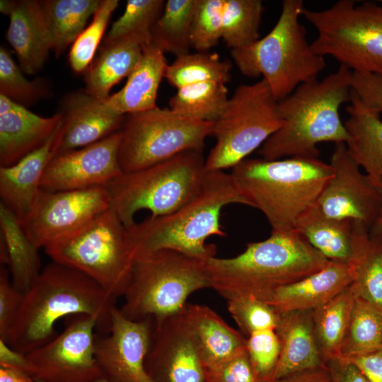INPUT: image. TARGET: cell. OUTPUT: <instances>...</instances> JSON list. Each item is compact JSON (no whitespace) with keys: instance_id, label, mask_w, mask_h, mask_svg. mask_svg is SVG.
<instances>
[{"instance_id":"obj_1","label":"cell","mask_w":382,"mask_h":382,"mask_svg":"<svg viewBox=\"0 0 382 382\" xmlns=\"http://www.w3.org/2000/svg\"><path fill=\"white\" fill-rule=\"evenodd\" d=\"M116 300L85 274L52 262L23 294L7 343L26 354L56 337L58 320L76 314L96 318L107 335Z\"/></svg>"},{"instance_id":"obj_2","label":"cell","mask_w":382,"mask_h":382,"mask_svg":"<svg viewBox=\"0 0 382 382\" xmlns=\"http://www.w3.org/2000/svg\"><path fill=\"white\" fill-rule=\"evenodd\" d=\"M329 260L295 230L271 231L251 242L241 254L211 257L204 268L211 288L226 300L253 296L265 301L272 293L323 268Z\"/></svg>"},{"instance_id":"obj_3","label":"cell","mask_w":382,"mask_h":382,"mask_svg":"<svg viewBox=\"0 0 382 382\" xmlns=\"http://www.w3.org/2000/svg\"><path fill=\"white\" fill-rule=\"evenodd\" d=\"M352 71L340 65L323 80L300 84L277 103L284 123L259 149L265 160L283 157L318 158L321 142L346 144L349 134L340 116V108L350 101Z\"/></svg>"},{"instance_id":"obj_4","label":"cell","mask_w":382,"mask_h":382,"mask_svg":"<svg viewBox=\"0 0 382 382\" xmlns=\"http://www.w3.org/2000/svg\"><path fill=\"white\" fill-rule=\"evenodd\" d=\"M231 204L248 206L231 173L208 171L201 192L193 199L169 214L150 216L127 227L134 257L163 250L203 261L215 256V245L206 241L226 236L221 212Z\"/></svg>"},{"instance_id":"obj_5","label":"cell","mask_w":382,"mask_h":382,"mask_svg":"<svg viewBox=\"0 0 382 382\" xmlns=\"http://www.w3.org/2000/svg\"><path fill=\"white\" fill-rule=\"evenodd\" d=\"M231 169L248 206L264 214L271 231L294 228L299 216L317 202L334 173L330 163L306 157L246 158Z\"/></svg>"},{"instance_id":"obj_6","label":"cell","mask_w":382,"mask_h":382,"mask_svg":"<svg viewBox=\"0 0 382 382\" xmlns=\"http://www.w3.org/2000/svg\"><path fill=\"white\" fill-rule=\"evenodd\" d=\"M304 8L301 0H284L277 22L268 34L250 45L231 50L241 73L253 78L262 76L277 102L300 84L317 78L326 66L324 57L308 43L299 21Z\"/></svg>"},{"instance_id":"obj_7","label":"cell","mask_w":382,"mask_h":382,"mask_svg":"<svg viewBox=\"0 0 382 382\" xmlns=\"http://www.w3.org/2000/svg\"><path fill=\"white\" fill-rule=\"evenodd\" d=\"M202 150H187L139 170L122 173L106 186L112 208L125 226L141 210L169 214L201 192L208 171Z\"/></svg>"},{"instance_id":"obj_8","label":"cell","mask_w":382,"mask_h":382,"mask_svg":"<svg viewBox=\"0 0 382 382\" xmlns=\"http://www.w3.org/2000/svg\"><path fill=\"white\" fill-rule=\"evenodd\" d=\"M211 288L204 261L163 250L134 257L120 309L131 320L162 319L180 312L193 292Z\"/></svg>"},{"instance_id":"obj_9","label":"cell","mask_w":382,"mask_h":382,"mask_svg":"<svg viewBox=\"0 0 382 382\" xmlns=\"http://www.w3.org/2000/svg\"><path fill=\"white\" fill-rule=\"evenodd\" d=\"M44 249L52 262L85 274L115 299L124 296L134 254L127 227L112 208Z\"/></svg>"},{"instance_id":"obj_10","label":"cell","mask_w":382,"mask_h":382,"mask_svg":"<svg viewBox=\"0 0 382 382\" xmlns=\"http://www.w3.org/2000/svg\"><path fill=\"white\" fill-rule=\"evenodd\" d=\"M302 16L318 31L311 44L316 54L352 71L382 76V6L339 0L322 11L304 8Z\"/></svg>"},{"instance_id":"obj_11","label":"cell","mask_w":382,"mask_h":382,"mask_svg":"<svg viewBox=\"0 0 382 382\" xmlns=\"http://www.w3.org/2000/svg\"><path fill=\"white\" fill-rule=\"evenodd\" d=\"M277 103L264 79L238 86L213 123L216 142L205 159L206 170L233 168L260 148L284 123Z\"/></svg>"},{"instance_id":"obj_12","label":"cell","mask_w":382,"mask_h":382,"mask_svg":"<svg viewBox=\"0 0 382 382\" xmlns=\"http://www.w3.org/2000/svg\"><path fill=\"white\" fill-rule=\"evenodd\" d=\"M213 123L157 106L127 115L121 129L119 150L122 172L146 168L187 150L203 151Z\"/></svg>"},{"instance_id":"obj_13","label":"cell","mask_w":382,"mask_h":382,"mask_svg":"<svg viewBox=\"0 0 382 382\" xmlns=\"http://www.w3.org/2000/svg\"><path fill=\"white\" fill-rule=\"evenodd\" d=\"M61 334L26 354L33 376L43 382H96L103 374L95 354L98 322L86 314L67 317Z\"/></svg>"},{"instance_id":"obj_14","label":"cell","mask_w":382,"mask_h":382,"mask_svg":"<svg viewBox=\"0 0 382 382\" xmlns=\"http://www.w3.org/2000/svg\"><path fill=\"white\" fill-rule=\"evenodd\" d=\"M110 208L105 186L55 192L40 190L23 226L36 247L45 248Z\"/></svg>"},{"instance_id":"obj_15","label":"cell","mask_w":382,"mask_h":382,"mask_svg":"<svg viewBox=\"0 0 382 382\" xmlns=\"http://www.w3.org/2000/svg\"><path fill=\"white\" fill-rule=\"evenodd\" d=\"M330 164L333 176L317 201L320 209L327 216L359 221L369 229L382 209V189L361 172L345 143L335 144Z\"/></svg>"},{"instance_id":"obj_16","label":"cell","mask_w":382,"mask_h":382,"mask_svg":"<svg viewBox=\"0 0 382 382\" xmlns=\"http://www.w3.org/2000/svg\"><path fill=\"white\" fill-rule=\"evenodd\" d=\"M145 368L153 382H207V369L182 311L154 319Z\"/></svg>"},{"instance_id":"obj_17","label":"cell","mask_w":382,"mask_h":382,"mask_svg":"<svg viewBox=\"0 0 382 382\" xmlns=\"http://www.w3.org/2000/svg\"><path fill=\"white\" fill-rule=\"evenodd\" d=\"M120 130L86 146L52 158L43 174L40 190L49 192L106 186L123 172L119 162Z\"/></svg>"},{"instance_id":"obj_18","label":"cell","mask_w":382,"mask_h":382,"mask_svg":"<svg viewBox=\"0 0 382 382\" xmlns=\"http://www.w3.org/2000/svg\"><path fill=\"white\" fill-rule=\"evenodd\" d=\"M153 327V318L131 320L115 307L109 333L96 339V358L103 377L110 382H153L145 368Z\"/></svg>"},{"instance_id":"obj_19","label":"cell","mask_w":382,"mask_h":382,"mask_svg":"<svg viewBox=\"0 0 382 382\" xmlns=\"http://www.w3.org/2000/svg\"><path fill=\"white\" fill-rule=\"evenodd\" d=\"M59 113L62 134L54 156L92 144L121 130L125 119L85 89L64 96Z\"/></svg>"},{"instance_id":"obj_20","label":"cell","mask_w":382,"mask_h":382,"mask_svg":"<svg viewBox=\"0 0 382 382\" xmlns=\"http://www.w3.org/2000/svg\"><path fill=\"white\" fill-rule=\"evenodd\" d=\"M0 11L9 16L6 40L16 53L23 73L38 72L52 51V42L41 1H0Z\"/></svg>"},{"instance_id":"obj_21","label":"cell","mask_w":382,"mask_h":382,"mask_svg":"<svg viewBox=\"0 0 382 382\" xmlns=\"http://www.w3.org/2000/svg\"><path fill=\"white\" fill-rule=\"evenodd\" d=\"M61 120L59 112L42 117L0 95V167L11 166L41 147Z\"/></svg>"},{"instance_id":"obj_22","label":"cell","mask_w":382,"mask_h":382,"mask_svg":"<svg viewBox=\"0 0 382 382\" xmlns=\"http://www.w3.org/2000/svg\"><path fill=\"white\" fill-rule=\"evenodd\" d=\"M61 120L49 139L15 164L0 167L1 202L23 224L37 194L45 169L54 156L62 134Z\"/></svg>"},{"instance_id":"obj_23","label":"cell","mask_w":382,"mask_h":382,"mask_svg":"<svg viewBox=\"0 0 382 382\" xmlns=\"http://www.w3.org/2000/svg\"><path fill=\"white\" fill-rule=\"evenodd\" d=\"M352 280L351 265L329 260L320 270L279 288L264 301L277 313L313 311L347 288Z\"/></svg>"},{"instance_id":"obj_24","label":"cell","mask_w":382,"mask_h":382,"mask_svg":"<svg viewBox=\"0 0 382 382\" xmlns=\"http://www.w3.org/2000/svg\"><path fill=\"white\" fill-rule=\"evenodd\" d=\"M278 315L275 331L280 352L270 382L324 364L315 335L312 311Z\"/></svg>"},{"instance_id":"obj_25","label":"cell","mask_w":382,"mask_h":382,"mask_svg":"<svg viewBox=\"0 0 382 382\" xmlns=\"http://www.w3.org/2000/svg\"><path fill=\"white\" fill-rule=\"evenodd\" d=\"M150 42L151 36L139 34L103 41L98 55L86 71L85 91L105 101L112 86L129 76Z\"/></svg>"},{"instance_id":"obj_26","label":"cell","mask_w":382,"mask_h":382,"mask_svg":"<svg viewBox=\"0 0 382 382\" xmlns=\"http://www.w3.org/2000/svg\"><path fill=\"white\" fill-rule=\"evenodd\" d=\"M164 54L150 42L125 85L104 101L106 105L122 115L156 107L158 90L168 65Z\"/></svg>"},{"instance_id":"obj_27","label":"cell","mask_w":382,"mask_h":382,"mask_svg":"<svg viewBox=\"0 0 382 382\" xmlns=\"http://www.w3.org/2000/svg\"><path fill=\"white\" fill-rule=\"evenodd\" d=\"M182 313L206 369L245 349L246 337L209 307L187 303Z\"/></svg>"},{"instance_id":"obj_28","label":"cell","mask_w":382,"mask_h":382,"mask_svg":"<svg viewBox=\"0 0 382 382\" xmlns=\"http://www.w3.org/2000/svg\"><path fill=\"white\" fill-rule=\"evenodd\" d=\"M39 248L15 214L0 203V262L13 286L25 294L42 271Z\"/></svg>"},{"instance_id":"obj_29","label":"cell","mask_w":382,"mask_h":382,"mask_svg":"<svg viewBox=\"0 0 382 382\" xmlns=\"http://www.w3.org/2000/svg\"><path fill=\"white\" fill-rule=\"evenodd\" d=\"M346 108L345 126L349 134L347 151L372 182L382 189V120L364 108L352 96Z\"/></svg>"},{"instance_id":"obj_30","label":"cell","mask_w":382,"mask_h":382,"mask_svg":"<svg viewBox=\"0 0 382 382\" xmlns=\"http://www.w3.org/2000/svg\"><path fill=\"white\" fill-rule=\"evenodd\" d=\"M294 229L328 260L350 262L353 221L327 216L316 202L299 216Z\"/></svg>"},{"instance_id":"obj_31","label":"cell","mask_w":382,"mask_h":382,"mask_svg":"<svg viewBox=\"0 0 382 382\" xmlns=\"http://www.w3.org/2000/svg\"><path fill=\"white\" fill-rule=\"evenodd\" d=\"M363 223L353 221V255L350 262L353 280L350 287L362 299L382 311V253L379 238H372Z\"/></svg>"},{"instance_id":"obj_32","label":"cell","mask_w":382,"mask_h":382,"mask_svg":"<svg viewBox=\"0 0 382 382\" xmlns=\"http://www.w3.org/2000/svg\"><path fill=\"white\" fill-rule=\"evenodd\" d=\"M356 298L349 285L312 311L315 335L324 363L340 357Z\"/></svg>"},{"instance_id":"obj_33","label":"cell","mask_w":382,"mask_h":382,"mask_svg":"<svg viewBox=\"0 0 382 382\" xmlns=\"http://www.w3.org/2000/svg\"><path fill=\"white\" fill-rule=\"evenodd\" d=\"M101 0L41 1L52 42V52L59 57L85 29L88 18Z\"/></svg>"},{"instance_id":"obj_34","label":"cell","mask_w":382,"mask_h":382,"mask_svg":"<svg viewBox=\"0 0 382 382\" xmlns=\"http://www.w3.org/2000/svg\"><path fill=\"white\" fill-rule=\"evenodd\" d=\"M197 0H168L150 31L151 42L176 57L190 53V30Z\"/></svg>"},{"instance_id":"obj_35","label":"cell","mask_w":382,"mask_h":382,"mask_svg":"<svg viewBox=\"0 0 382 382\" xmlns=\"http://www.w3.org/2000/svg\"><path fill=\"white\" fill-rule=\"evenodd\" d=\"M228 100L226 83L202 82L178 88L169 100V108L199 121L214 122Z\"/></svg>"},{"instance_id":"obj_36","label":"cell","mask_w":382,"mask_h":382,"mask_svg":"<svg viewBox=\"0 0 382 382\" xmlns=\"http://www.w3.org/2000/svg\"><path fill=\"white\" fill-rule=\"evenodd\" d=\"M382 348V311L356 298L340 357L352 358Z\"/></svg>"},{"instance_id":"obj_37","label":"cell","mask_w":382,"mask_h":382,"mask_svg":"<svg viewBox=\"0 0 382 382\" xmlns=\"http://www.w3.org/2000/svg\"><path fill=\"white\" fill-rule=\"evenodd\" d=\"M231 64L216 52H197L176 57L168 64L165 79L177 89L202 82L226 83L231 79Z\"/></svg>"},{"instance_id":"obj_38","label":"cell","mask_w":382,"mask_h":382,"mask_svg":"<svg viewBox=\"0 0 382 382\" xmlns=\"http://www.w3.org/2000/svg\"><path fill=\"white\" fill-rule=\"evenodd\" d=\"M263 11L260 0H224L221 39L231 50L246 47L260 39Z\"/></svg>"},{"instance_id":"obj_39","label":"cell","mask_w":382,"mask_h":382,"mask_svg":"<svg viewBox=\"0 0 382 382\" xmlns=\"http://www.w3.org/2000/svg\"><path fill=\"white\" fill-rule=\"evenodd\" d=\"M8 51L0 47V95L25 108L37 103L50 94L48 81L37 78L28 80Z\"/></svg>"},{"instance_id":"obj_40","label":"cell","mask_w":382,"mask_h":382,"mask_svg":"<svg viewBox=\"0 0 382 382\" xmlns=\"http://www.w3.org/2000/svg\"><path fill=\"white\" fill-rule=\"evenodd\" d=\"M118 4V0H101L93 21L72 44L69 54V63L75 73L86 71L91 64L109 21Z\"/></svg>"},{"instance_id":"obj_41","label":"cell","mask_w":382,"mask_h":382,"mask_svg":"<svg viewBox=\"0 0 382 382\" xmlns=\"http://www.w3.org/2000/svg\"><path fill=\"white\" fill-rule=\"evenodd\" d=\"M163 0H128L124 13L112 25L103 41L139 34L150 36L153 25L162 14Z\"/></svg>"},{"instance_id":"obj_42","label":"cell","mask_w":382,"mask_h":382,"mask_svg":"<svg viewBox=\"0 0 382 382\" xmlns=\"http://www.w3.org/2000/svg\"><path fill=\"white\" fill-rule=\"evenodd\" d=\"M224 4V0H197L190 30L197 52H208L221 39Z\"/></svg>"},{"instance_id":"obj_43","label":"cell","mask_w":382,"mask_h":382,"mask_svg":"<svg viewBox=\"0 0 382 382\" xmlns=\"http://www.w3.org/2000/svg\"><path fill=\"white\" fill-rule=\"evenodd\" d=\"M226 301L228 312L243 335L276 328L279 315L265 301L253 296H236Z\"/></svg>"},{"instance_id":"obj_44","label":"cell","mask_w":382,"mask_h":382,"mask_svg":"<svg viewBox=\"0 0 382 382\" xmlns=\"http://www.w3.org/2000/svg\"><path fill=\"white\" fill-rule=\"evenodd\" d=\"M245 348L259 380L270 382L280 352V343L275 329L252 332L246 337Z\"/></svg>"},{"instance_id":"obj_45","label":"cell","mask_w":382,"mask_h":382,"mask_svg":"<svg viewBox=\"0 0 382 382\" xmlns=\"http://www.w3.org/2000/svg\"><path fill=\"white\" fill-rule=\"evenodd\" d=\"M207 382H261L245 349L207 369Z\"/></svg>"},{"instance_id":"obj_46","label":"cell","mask_w":382,"mask_h":382,"mask_svg":"<svg viewBox=\"0 0 382 382\" xmlns=\"http://www.w3.org/2000/svg\"><path fill=\"white\" fill-rule=\"evenodd\" d=\"M23 294L13 284L9 271L0 266V340L8 342Z\"/></svg>"},{"instance_id":"obj_47","label":"cell","mask_w":382,"mask_h":382,"mask_svg":"<svg viewBox=\"0 0 382 382\" xmlns=\"http://www.w3.org/2000/svg\"><path fill=\"white\" fill-rule=\"evenodd\" d=\"M351 96L366 110L382 113V76L352 71Z\"/></svg>"},{"instance_id":"obj_48","label":"cell","mask_w":382,"mask_h":382,"mask_svg":"<svg viewBox=\"0 0 382 382\" xmlns=\"http://www.w3.org/2000/svg\"><path fill=\"white\" fill-rule=\"evenodd\" d=\"M330 382H369L364 374L350 361L340 357L326 361Z\"/></svg>"},{"instance_id":"obj_49","label":"cell","mask_w":382,"mask_h":382,"mask_svg":"<svg viewBox=\"0 0 382 382\" xmlns=\"http://www.w3.org/2000/svg\"><path fill=\"white\" fill-rule=\"evenodd\" d=\"M345 359L357 366L369 382H382V348Z\"/></svg>"},{"instance_id":"obj_50","label":"cell","mask_w":382,"mask_h":382,"mask_svg":"<svg viewBox=\"0 0 382 382\" xmlns=\"http://www.w3.org/2000/svg\"><path fill=\"white\" fill-rule=\"evenodd\" d=\"M0 366L23 371L33 376V366L26 354L12 348L0 340Z\"/></svg>"},{"instance_id":"obj_51","label":"cell","mask_w":382,"mask_h":382,"mask_svg":"<svg viewBox=\"0 0 382 382\" xmlns=\"http://www.w3.org/2000/svg\"><path fill=\"white\" fill-rule=\"evenodd\" d=\"M272 382H330L325 364L319 367L295 373Z\"/></svg>"},{"instance_id":"obj_52","label":"cell","mask_w":382,"mask_h":382,"mask_svg":"<svg viewBox=\"0 0 382 382\" xmlns=\"http://www.w3.org/2000/svg\"><path fill=\"white\" fill-rule=\"evenodd\" d=\"M0 382H35V380L28 372L0 366Z\"/></svg>"},{"instance_id":"obj_53","label":"cell","mask_w":382,"mask_h":382,"mask_svg":"<svg viewBox=\"0 0 382 382\" xmlns=\"http://www.w3.org/2000/svg\"><path fill=\"white\" fill-rule=\"evenodd\" d=\"M369 234L371 237L379 238L382 236V209L381 213L374 222V224L369 228Z\"/></svg>"},{"instance_id":"obj_54","label":"cell","mask_w":382,"mask_h":382,"mask_svg":"<svg viewBox=\"0 0 382 382\" xmlns=\"http://www.w3.org/2000/svg\"><path fill=\"white\" fill-rule=\"evenodd\" d=\"M35 382H43L42 381H40V380H39V379L35 378ZM96 382H110V381H108V379H106L105 378L102 377V378H100L99 380H98V381H96Z\"/></svg>"},{"instance_id":"obj_55","label":"cell","mask_w":382,"mask_h":382,"mask_svg":"<svg viewBox=\"0 0 382 382\" xmlns=\"http://www.w3.org/2000/svg\"><path fill=\"white\" fill-rule=\"evenodd\" d=\"M379 248H380V250H381V253H382V236H381V237L379 238Z\"/></svg>"},{"instance_id":"obj_56","label":"cell","mask_w":382,"mask_h":382,"mask_svg":"<svg viewBox=\"0 0 382 382\" xmlns=\"http://www.w3.org/2000/svg\"><path fill=\"white\" fill-rule=\"evenodd\" d=\"M381 2H382V1H381Z\"/></svg>"}]
</instances>
